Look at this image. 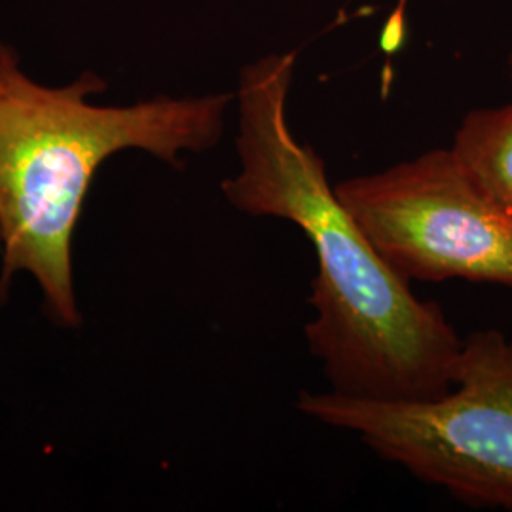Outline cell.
<instances>
[{
	"mask_svg": "<svg viewBox=\"0 0 512 512\" xmlns=\"http://www.w3.org/2000/svg\"><path fill=\"white\" fill-rule=\"evenodd\" d=\"M334 192L385 262L410 281L463 279L512 289V213L452 148H435Z\"/></svg>",
	"mask_w": 512,
	"mask_h": 512,
	"instance_id": "4",
	"label": "cell"
},
{
	"mask_svg": "<svg viewBox=\"0 0 512 512\" xmlns=\"http://www.w3.org/2000/svg\"><path fill=\"white\" fill-rule=\"evenodd\" d=\"M296 54H270L239 74L238 171L224 200L255 219L294 224L317 260L304 327L330 391L423 401L450 391L463 338L437 302L421 300L366 238L334 192L323 158L294 135L287 105Z\"/></svg>",
	"mask_w": 512,
	"mask_h": 512,
	"instance_id": "1",
	"label": "cell"
},
{
	"mask_svg": "<svg viewBox=\"0 0 512 512\" xmlns=\"http://www.w3.org/2000/svg\"><path fill=\"white\" fill-rule=\"evenodd\" d=\"M450 148L473 181L512 213V103L471 110Z\"/></svg>",
	"mask_w": 512,
	"mask_h": 512,
	"instance_id": "5",
	"label": "cell"
},
{
	"mask_svg": "<svg viewBox=\"0 0 512 512\" xmlns=\"http://www.w3.org/2000/svg\"><path fill=\"white\" fill-rule=\"evenodd\" d=\"M509 73H511V80H512V48H511V54H509Z\"/></svg>",
	"mask_w": 512,
	"mask_h": 512,
	"instance_id": "6",
	"label": "cell"
},
{
	"mask_svg": "<svg viewBox=\"0 0 512 512\" xmlns=\"http://www.w3.org/2000/svg\"><path fill=\"white\" fill-rule=\"evenodd\" d=\"M97 74L46 86L23 71L0 42V291L12 277L37 281L44 308L61 327H78L74 230L95 173L124 150L165 164L219 145L234 93L160 95L131 105H99Z\"/></svg>",
	"mask_w": 512,
	"mask_h": 512,
	"instance_id": "2",
	"label": "cell"
},
{
	"mask_svg": "<svg viewBox=\"0 0 512 512\" xmlns=\"http://www.w3.org/2000/svg\"><path fill=\"white\" fill-rule=\"evenodd\" d=\"M296 410L355 433L376 456L476 509L512 512V340L463 338L450 391L423 401H372L302 391Z\"/></svg>",
	"mask_w": 512,
	"mask_h": 512,
	"instance_id": "3",
	"label": "cell"
}]
</instances>
